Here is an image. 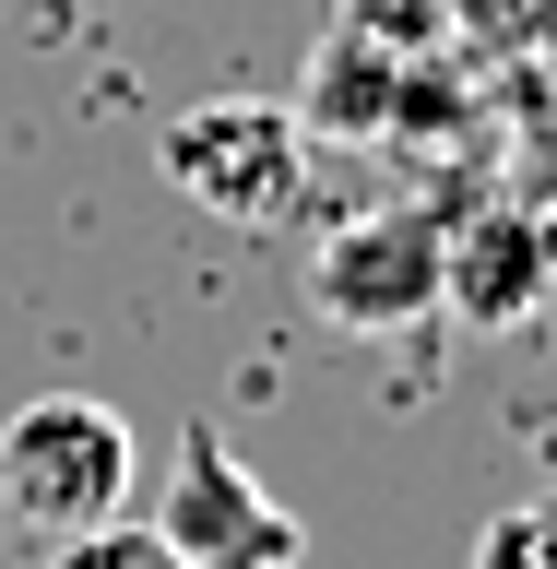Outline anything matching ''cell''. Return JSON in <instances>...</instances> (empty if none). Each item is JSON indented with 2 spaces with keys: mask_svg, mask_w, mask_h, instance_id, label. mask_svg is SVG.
<instances>
[{
  "mask_svg": "<svg viewBox=\"0 0 557 569\" xmlns=\"http://www.w3.org/2000/svg\"><path fill=\"white\" fill-rule=\"evenodd\" d=\"M131 475H142V439L96 391H36V403L0 416V510L24 533H48V546L119 522L131 510Z\"/></svg>",
  "mask_w": 557,
  "mask_h": 569,
  "instance_id": "6da1fadb",
  "label": "cell"
},
{
  "mask_svg": "<svg viewBox=\"0 0 557 569\" xmlns=\"http://www.w3.org/2000/svg\"><path fill=\"white\" fill-rule=\"evenodd\" d=\"M391 83H404V60L332 24L320 60H309V96L285 107V119H297V131H332V142H368V131H391Z\"/></svg>",
  "mask_w": 557,
  "mask_h": 569,
  "instance_id": "8992f818",
  "label": "cell"
},
{
  "mask_svg": "<svg viewBox=\"0 0 557 569\" xmlns=\"http://www.w3.org/2000/svg\"><path fill=\"white\" fill-rule=\"evenodd\" d=\"M462 569H557V487L523 498V510H498L487 533H475V558Z\"/></svg>",
  "mask_w": 557,
  "mask_h": 569,
  "instance_id": "ba28073f",
  "label": "cell"
},
{
  "mask_svg": "<svg viewBox=\"0 0 557 569\" xmlns=\"http://www.w3.org/2000/svg\"><path fill=\"white\" fill-rule=\"evenodd\" d=\"M439 309H462L475 332H510V320L546 309V226L534 213H475L439 249Z\"/></svg>",
  "mask_w": 557,
  "mask_h": 569,
  "instance_id": "5b68a950",
  "label": "cell"
},
{
  "mask_svg": "<svg viewBox=\"0 0 557 569\" xmlns=\"http://www.w3.org/2000/svg\"><path fill=\"white\" fill-rule=\"evenodd\" d=\"M155 546L178 569H297L309 558V533L285 498H261L226 462L213 427H178V462H167V510H155Z\"/></svg>",
  "mask_w": 557,
  "mask_h": 569,
  "instance_id": "3957f363",
  "label": "cell"
},
{
  "mask_svg": "<svg viewBox=\"0 0 557 569\" xmlns=\"http://www.w3.org/2000/svg\"><path fill=\"white\" fill-rule=\"evenodd\" d=\"M48 569H178V558L155 546V522H96V533H60Z\"/></svg>",
  "mask_w": 557,
  "mask_h": 569,
  "instance_id": "9c48e42d",
  "label": "cell"
},
{
  "mask_svg": "<svg viewBox=\"0 0 557 569\" xmlns=\"http://www.w3.org/2000/svg\"><path fill=\"white\" fill-rule=\"evenodd\" d=\"M439 249H451V226H439L427 202L356 213L345 238L320 249L309 309L332 320V332H416V320H439Z\"/></svg>",
  "mask_w": 557,
  "mask_h": 569,
  "instance_id": "277c9868",
  "label": "cell"
},
{
  "mask_svg": "<svg viewBox=\"0 0 557 569\" xmlns=\"http://www.w3.org/2000/svg\"><path fill=\"white\" fill-rule=\"evenodd\" d=\"M155 178L190 213H213V226H285L297 178H309V131L261 96H213V107H178L155 131Z\"/></svg>",
  "mask_w": 557,
  "mask_h": 569,
  "instance_id": "7a4b0ae2",
  "label": "cell"
},
{
  "mask_svg": "<svg viewBox=\"0 0 557 569\" xmlns=\"http://www.w3.org/2000/svg\"><path fill=\"white\" fill-rule=\"evenodd\" d=\"M332 24L368 36V48H391V60H427L439 24H451V0H332Z\"/></svg>",
  "mask_w": 557,
  "mask_h": 569,
  "instance_id": "52a82bcc",
  "label": "cell"
}]
</instances>
